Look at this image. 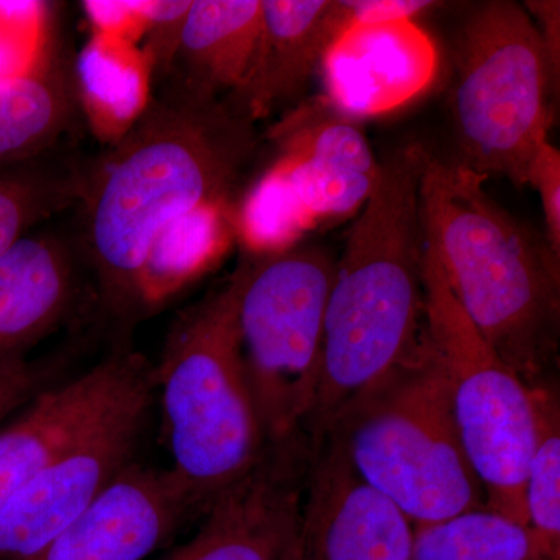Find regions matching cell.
Masks as SVG:
<instances>
[{
    "label": "cell",
    "instance_id": "cell-4",
    "mask_svg": "<svg viewBox=\"0 0 560 560\" xmlns=\"http://www.w3.org/2000/svg\"><path fill=\"white\" fill-rule=\"evenodd\" d=\"M237 296L234 271L175 320L153 370L171 469L201 515L270 445L243 360Z\"/></svg>",
    "mask_w": 560,
    "mask_h": 560
},
{
    "label": "cell",
    "instance_id": "cell-21",
    "mask_svg": "<svg viewBox=\"0 0 560 560\" xmlns=\"http://www.w3.org/2000/svg\"><path fill=\"white\" fill-rule=\"evenodd\" d=\"M528 528L489 508L416 525L410 560H559Z\"/></svg>",
    "mask_w": 560,
    "mask_h": 560
},
{
    "label": "cell",
    "instance_id": "cell-3",
    "mask_svg": "<svg viewBox=\"0 0 560 560\" xmlns=\"http://www.w3.org/2000/svg\"><path fill=\"white\" fill-rule=\"evenodd\" d=\"M488 179L425 150L423 241L475 329L523 381L540 385L558 353L560 257L489 197Z\"/></svg>",
    "mask_w": 560,
    "mask_h": 560
},
{
    "label": "cell",
    "instance_id": "cell-11",
    "mask_svg": "<svg viewBox=\"0 0 560 560\" xmlns=\"http://www.w3.org/2000/svg\"><path fill=\"white\" fill-rule=\"evenodd\" d=\"M268 138L279 150L276 164L316 226L359 215L381 171L359 120L319 95L272 125Z\"/></svg>",
    "mask_w": 560,
    "mask_h": 560
},
{
    "label": "cell",
    "instance_id": "cell-28",
    "mask_svg": "<svg viewBox=\"0 0 560 560\" xmlns=\"http://www.w3.org/2000/svg\"><path fill=\"white\" fill-rule=\"evenodd\" d=\"M526 184L539 194L545 215V238L560 257V153L548 140L530 161Z\"/></svg>",
    "mask_w": 560,
    "mask_h": 560
},
{
    "label": "cell",
    "instance_id": "cell-6",
    "mask_svg": "<svg viewBox=\"0 0 560 560\" xmlns=\"http://www.w3.org/2000/svg\"><path fill=\"white\" fill-rule=\"evenodd\" d=\"M455 57L451 161L525 186L530 161L550 140L559 94L536 24L521 3H481L460 27Z\"/></svg>",
    "mask_w": 560,
    "mask_h": 560
},
{
    "label": "cell",
    "instance_id": "cell-27",
    "mask_svg": "<svg viewBox=\"0 0 560 560\" xmlns=\"http://www.w3.org/2000/svg\"><path fill=\"white\" fill-rule=\"evenodd\" d=\"M190 7L191 0L147 2V24L142 33L145 44L140 54L150 79H156L160 83L171 79Z\"/></svg>",
    "mask_w": 560,
    "mask_h": 560
},
{
    "label": "cell",
    "instance_id": "cell-32",
    "mask_svg": "<svg viewBox=\"0 0 560 560\" xmlns=\"http://www.w3.org/2000/svg\"><path fill=\"white\" fill-rule=\"evenodd\" d=\"M530 20L536 24L552 75L560 80V2L558 0H530L525 3Z\"/></svg>",
    "mask_w": 560,
    "mask_h": 560
},
{
    "label": "cell",
    "instance_id": "cell-16",
    "mask_svg": "<svg viewBox=\"0 0 560 560\" xmlns=\"http://www.w3.org/2000/svg\"><path fill=\"white\" fill-rule=\"evenodd\" d=\"M261 27L245 80L228 97L249 120L296 98L350 22L345 0H261Z\"/></svg>",
    "mask_w": 560,
    "mask_h": 560
},
{
    "label": "cell",
    "instance_id": "cell-20",
    "mask_svg": "<svg viewBox=\"0 0 560 560\" xmlns=\"http://www.w3.org/2000/svg\"><path fill=\"white\" fill-rule=\"evenodd\" d=\"M235 231L231 202L202 206L173 221L151 246L140 278L142 311H151L209 270L230 249Z\"/></svg>",
    "mask_w": 560,
    "mask_h": 560
},
{
    "label": "cell",
    "instance_id": "cell-23",
    "mask_svg": "<svg viewBox=\"0 0 560 560\" xmlns=\"http://www.w3.org/2000/svg\"><path fill=\"white\" fill-rule=\"evenodd\" d=\"M84 168L51 153L0 167V256L40 221L77 205Z\"/></svg>",
    "mask_w": 560,
    "mask_h": 560
},
{
    "label": "cell",
    "instance_id": "cell-7",
    "mask_svg": "<svg viewBox=\"0 0 560 560\" xmlns=\"http://www.w3.org/2000/svg\"><path fill=\"white\" fill-rule=\"evenodd\" d=\"M423 285L427 342L486 508L526 526L523 490L536 438V385L523 381L475 329L427 246Z\"/></svg>",
    "mask_w": 560,
    "mask_h": 560
},
{
    "label": "cell",
    "instance_id": "cell-15",
    "mask_svg": "<svg viewBox=\"0 0 560 560\" xmlns=\"http://www.w3.org/2000/svg\"><path fill=\"white\" fill-rule=\"evenodd\" d=\"M150 364L124 350L75 381L40 390L0 429V512Z\"/></svg>",
    "mask_w": 560,
    "mask_h": 560
},
{
    "label": "cell",
    "instance_id": "cell-19",
    "mask_svg": "<svg viewBox=\"0 0 560 560\" xmlns=\"http://www.w3.org/2000/svg\"><path fill=\"white\" fill-rule=\"evenodd\" d=\"M261 0H191L171 77L221 95L241 88L261 27Z\"/></svg>",
    "mask_w": 560,
    "mask_h": 560
},
{
    "label": "cell",
    "instance_id": "cell-18",
    "mask_svg": "<svg viewBox=\"0 0 560 560\" xmlns=\"http://www.w3.org/2000/svg\"><path fill=\"white\" fill-rule=\"evenodd\" d=\"M80 105L75 69L49 27L31 68L0 80V167L51 153Z\"/></svg>",
    "mask_w": 560,
    "mask_h": 560
},
{
    "label": "cell",
    "instance_id": "cell-17",
    "mask_svg": "<svg viewBox=\"0 0 560 560\" xmlns=\"http://www.w3.org/2000/svg\"><path fill=\"white\" fill-rule=\"evenodd\" d=\"M77 296L75 246L57 235H25L0 256V368L50 335Z\"/></svg>",
    "mask_w": 560,
    "mask_h": 560
},
{
    "label": "cell",
    "instance_id": "cell-13",
    "mask_svg": "<svg viewBox=\"0 0 560 560\" xmlns=\"http://www.w3.org/2000/svg\"><path fill=\"white\" fill-rule=\"evenodd\" d=\"M201 515L172 469L132 463L60 534L24 560H145Z\"/></svg>",
    "mask_w": 560,
    "mask_h": 560
},
{
    "label": "cell",
    "instance_id": "cell-29",
    "mask_svg": "<svg viewBox=\"0 0 560 560\" xmlns=\"http://www.w3.org/2000/svg\"><path fill=\"white\" fill-rule=\"evenodd\" d=\"M50 368L20 360L0 368V423L49 388Z\"/></svg>",
    "mask_w": 560,
    "mask_h": 560
},
{
    "label": "cell",
    "instance_id": "cell-9",
    "mask_svg": "<svg viewBox=\"0 0 560 560\" xmlns=\"http://www.w3.org/2000/svg\"><path fill=\"white\" fill-rule=\"evenodd\" d=\"M153 388L149 366L7 504L0 560L28 559L46 547L130 466Z\"/></svg>",
    "mask_w": 560,
    "mask_h": 560
},
{
    "label": "cell",
    "instance_id": "cell-5",
    "mask_svg": "<svg viewBox=\"0 0 560 560\" xmlns=\"http://www.w3.org/2000/svg\"><path fill=\"white\" fill-rule=\"evenodd\" d=\"M324 440L415 525L486 508L427 337L422 355L350 401Z\"/></svg>",
    "mask_w": 560,
    "mask_h": 560
},
{
    "label": "cell",
    "instance_id": "cell-10",
    "mask_svg": "<svg viewBox=\"0 0 560 560\" xmlns=\"http://www.w3.org/2000/svg\"><path fill=\"white\" fill-rule=\"evenodd\" d=\"M311 460L304 433L270 442L259 463L212 500L195 536L158 560H304Z\"/></svg>",
    "mask_w": 560,
    "mask_h": 560
},
{
    "label": "cell",
    "instance_id": "cell-26",
    "mask_svg": "<svg viewBox=\"0 0 560 560\" xmlns=\"http://www.w3.org/2000/svg\"><path fill=\"white\" fill-rule=\"evenodd\" d=\"M46 5L0 2V80L21 75L38 57L50 27Z\"/></svg>",
    "mask_w": 560,
    "mask_h": 560
},
{
    "label": "cell",
    "instance_id": "cell-12",
    "mask_svg": "<svg viewBox=\"0 0 560 560\" xmlns=\"http://www.w3.org/2000/svg\"><path fill=\"white\" fill-rule=\"evenodd\" d=\"M415 529L334 441L312 448L302 512L304 560H410Z\"/></svg>",
    "mask_w": 560,
    "mask_h": 560
},
{
    "label": "cell",
    "instance_id": "cell-24",
    "mask_svg": "<svg viewBox=\"0 0 560 560\" xmlns=\"http://www.w3.org/2000/svg\"><path fill=\"white\" fill-rule=\"evenodd\" d=\"M316 230L318 226L278 164L261 176L241 209L235 210V231L248 254L293 248Z\"/></svg>",
    "mask_w": 560,
    "mask_h": 560
},
{
    "label": "cell",
    "instance_id": "cell-31",
    "mask_svg": "<svg viewBox=\"0 0 560 560\" xmlns=\"http://www.w3.org/2000/svg\"><path fill=\"white\" fill-rule=\"evenodd\" d=\"M350 22H372L388 20L415 21L423 11L438 5L427 0H345Z\"/></svg>",
    "mask_w": 560,
    "mask_h": 560
},
{
    "label": "cell",
    "instance_id": "cell-22",
    "mask_svg": "<svg viewBox=\"0 0 560 560\" xmlns=\"http://www.w3.org/2000/svg\"><path fill=\"white\" fill-rule=\"evenodd\" d=\"M131 44L97 33L75 69L80 103H86L106 135L117 130V139L150 101L149 69Z\"/></svg>",
    "mask_w": 560,
    "mask_h": 560
},
{
    "label": "cell",
    "instance_id": "cell-14",
    "mask_svg": "<svg viewBox=\"0 0 560 560\" xmlns=\"http://www.w3.org/2000/svg\"><path fill=\"white\" fill-rule=\"evenodd\" d=\"M327 98L352 119L415 101L438 70L433 40L411 20L349 22L320 61Z\"/></svg>",
    "mask_w": 560,
    "mask_h": 560
},
{
    "label": "cell",
    "instance_id": "cell-2",
    "mask_svg": "<svg viewBox=\"0 0 560 560\" xmlns=\"http://www.w3.org/2000/svg\"><path fill=\"white\" fill-rule=\"evenodd\" d=\"M425 149L381 161L370 200L337 260L324 318L318 389L304 434L318 447L342 410L425 349L419 180Z\"/></svg>",
    "mask_w": 560,
    "mask_h": 560
},
{
    "label": "cell",
    "instance_id": "cell-8",
    "mask_svg": "<svg viewBox=\"0 0 560 560\" xmlns=\"http://www.w3.org/2000/svg\"><path fill=\"white\" fill-rule=\"evenodd\" d=\"M335 268L329 250L301 243L235 268L243 360L270 442L304 433L311 416Z\"/></svg>",
    "mask_w": 560,
    "mask_h": 560
},
{
    "label": "cell",
    "instance_id": "cell-30",
    "mask_svg": "<svg viewBox=\"0 0 560 560\" xmlns=\"http://www.w3.org/2000/svg\"><path fill=\"white\" fill-rule=\"evenodd\" d=\"M97 33L130 40L145 31L147 2H84Z\"/></svg>",
    "mask_w": 560,
    "mask_h": 560
},
{
    "label": "cell",
    "instance_id": "cell-1",
    "mask_svg": "<svg viewBox=\"0 0 560 560\" xmlns=\"http://www.w3.org/2000/svg\"><path fill=\"white\" fill-rule=\"evenodd\" d=\"M165 81L103 158L86 165L75 205V245L114 315L142 311L140 278L153 243L187 213L231 202L259 142L256 124L230 97L176 77Z\"/></svg>",
    "mask_w": 560,
    "mask_h": 560
},
{
    "label": "cell",
    "instance_id": "cell-25",
    "mask_svg": "<svg viewBox=\"0 0 560 560\" xmlns=\"http://www.w3.org/2000/svg\"><path fill=\"white\" fill-rule=\"evenodd\" d=\"M526 526L560 555V408L550 386L536 385V438L526 469Z\"/></svg>",
    "mask_w": 560,
    "mask_h": 560
}]
</instances>
